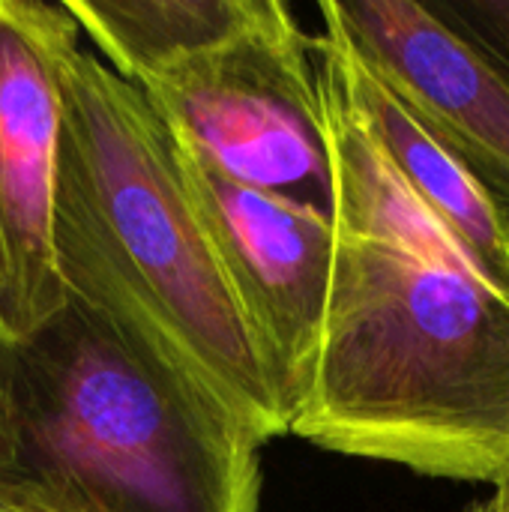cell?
<instances>
[{"mask_svg":"<svg viewBox=\"0 0 509 512\" xmlns=\"http://www.w3.org/2000/svg\"><path fill=\"white\" fill-rule=\"evenodd\" d=\"M54 249L69 300L258 444L288 435L165 123L141 87L84 42L63 69Z\"/></svg>","mask_w":509,"mask_h":512,"instance_id":"1","label":"cell"},{"mask_svg":"<svg viewBox=\"0 0 509 512\" xmlns=\"http://www.w3.org/2000/svg\"><path fill=\"white\" fill-rule=\"evenodd\" d=\"M336 240L324 339L288 435L495 486L509 465V300L423 249Z\"/></svg>","mask_w":509,"mask_h":512,"instance_id":"2","label":"cell"},{"mask_svg":"<svg viewBox=\"0 0 509 512\" xmlns=\"http://www.w3.org/2000/svg\"><path fill=\"white\" fill-rule=\"evenodd\" d=\"M15 429L63 510L261 512L264 444L75 300L15 348Z\"/></svg>","mask_w":509,"mask_h":512,"instance_id":"3","label":"cell"},{"mask_svg":"<svg viewBox=\"0 0 509 512\" xmlns=\"http://www.w3.org/2000/svg\"><path fill=\"white\" fill-rule=\"evenodd\" d=\"M312 48L294 12L273 0L249 33L135 87L213 171L333 222L336 168Z\"/></svg>","mask_w":509,"mask_h":512,"instance_id":"4","label":"cell"},{"mask_svg":"<svg viewBox=\"0 0 509 512\" xmlns=\"http://www.w3.org/2000/svg\"><path fill=\"white\" fill-rule=\"evenodd\" d=\"M81 39L66 3L0 0V342L12 351L69 306L54 192L63 69Z\"/></svg>","mask_w":509,"mask_h":512,"instance_id":"5","label":"cell"},{"mask_svg":"<svg viewBox=\"0 0 509 512\" xmlns=\"http://www.w3.org/2000/svg\"><path fill=\"white\" fill-rule=\"evenodd\" d=\"M174 153L195 216L267 360L291 432L324 339L336 225L228 180L177 141Z\"/></svg>","mask_w":509,"mask_h":512,"instance_id":"6","label":"cell"},{"mask_svg":"<svg viewBox=\"0 0 509 512\" xmlns=\"http://www.w3.org/2000/svg\"><path fill=\"white\" fill-rule=\"evenodd\" d=\"M351 51L483 183L509 219V75L417 0H330Z\"/></svg>","mask_w":509,"mask_h":512,"instance_id":"7","label":"cell"},{"mask_svg":"<svg viewBox=\"0 0 509 512\" xmlns=\"http://www.w3.org/2000/svg\"><path fill=\"white\" fill-rule=\"evenodd\" d=\"M321 75L342 93L366 132L384 150L411 195L465 246L480 276L509 300V219L483 183L423 126V120L384 84L324 21L315 39Z\"/></svg>","mask_w":509,"mask_h":512,"instance_id":"8","label":"cell"},{"mask_svg":"<svg viewBox=\"0 0 509 512\" xmlns=\"http://www.w3.org/2000/svg\"><path fill=\"white\" fill-rule=\"evenodd\" d=\"M81 36L126 81L162 78L267 18L273 0H66Z\"/></svg>","mask_w":509,"mask_h":512,"instance_id":"9","label":"cell"},{"mask_svg":"<svg viewBox=\"0 0 509 512\" xmlns=\"http://www.w3.org/2000/svg\"><path fill=\"white\" fill-rule=\"evenodd\" d=\"M429 6L509 75V0H444Z\"/></svg>","mask_w":509,"mask_h":512,"instance_id":"10","label":"cell"},{"mask_svg":"<svg viewBox=\"0 0 509 512\" xmlns=\"http://www.w3.org/2000/svg\"><path fill=\"white\" fill-rule=\"evenodd\" d=\"M18 456L15 429V351L0 342V468H12Z\"/></svg>","mask_w":509,"mask_h":512,"instance_id":"11","label":"cell"},{"mask_svg":"<svg viewBox=\"0 0 509 512\" xmlns=\"http://www.w3.org/2000/svg\"><path fill=\"white\" fill-rule=\"evenodd\" d=\"M0 512H42L30 483L9 468H0Z\"/></svg>","mask_w":509,"mask_h":512,"instance_id":"12","label":"cell"},{"mask_svg":"<svg viewBox=\"0 0 509 512\" xmlns=\"http://www.w3.org/2000/svg\"><path fill=\"white\" fill-rule=\"evenodd\" d=\"M495 498L501 504V512H509V465L501 471V477L495 480Z\"/></svg>","mask_w":509,"mask_h":512,"instance_id":"13","label":"cell"},{"mask_svg":"<svg viewBox=\"0 0 509 512\" xmlns=\"http://www.w3.org/2000/svg\"><path fill=\"white\" fill-rule=\"evenodd\" d=\"M9 471H12V468H9ZM21 480H24V477H21ZM30 489L36 492V498H39V510H42V512H69V510H63L60 504H54V501H51V498H48L45 492H39V489H36L33 483H30Z\"/></svg>","mask_w":509,"mask_h":512,"instance_id":"14","label":"cell"},{"mask_svg":"<svg viewBox=\"0 0 509 512\" xmlns=\"http://www.w3.org/2000/svg\"><path fill=\"white\" fill-rule=\"evenodd\" d=\"M465 512H501V504H498V498L492 495V498H486V501H474Z\"/></svg>","mask_w":509,"mask_h":512,"instance_id":"15","label":"cell"}]
</instances>
